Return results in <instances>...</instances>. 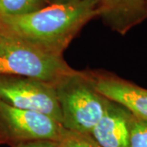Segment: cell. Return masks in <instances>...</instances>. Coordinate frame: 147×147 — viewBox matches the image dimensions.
I'll return each instance as SVG.
<instances>
[{
	"label": "cell",
	"mask_w": 147,
	"mask_h": 147,
	"mask_svg": "<svg viewBox=\"0 0 147 147\" xmlns=\"http://www.w3.org/2000/svg\"><path fill=\"white\" fill-rule=\"evenodd\" d=\"M129 147H147V121L132 117Z\"/></svg>",
	"instance_id": "11"
},
{
	"label": "cell",
	"mask_w": 147,
	"mask_h": 147,
	"mask_svg": "<svg viewBox=\"0 0 147 147\" xmlns=\"http://www.w3.org/2000/svg\"><path fill=\"white\" fill-rule=\"evenodd\" d=\"M95 86L107 99L123 106L135 118L147 121V89L104 71H91Z\"/></svg>",
	"instance_id": "6"
},
{
	"label": "cell",
	"mask_w": 147,
	"mask_h": 147,
	"mask_svg": "<svg viewBox=\"0 0 147 147\" xmlns=\"http://www.w3.org/2000/svg\"><path fill=\"white\" fill-rule=\"evenodd\" d=\"M54 86L64 127L68 131L91 135L110 100L96 89L91 71L75 70Z\"/></svg>",
	"instance_id": "2"
},
{
	"label": "cell",
	"mask_w": 147,
	"mask_h": 147,
	"mask_svg": "<svg viewBox=\"0 0 147 147\" xmlns=\"http://www.w3.org/2000/svg\"><path fill=\"white\" fill-rule=\"evenodd\" d=\"M5 142V141H4V138H3L2 133H1V131H0V142Z\"/></svg>",
	"instance_id": "13"
},
{
	"label": "cell",
	"mask_w": 147,
	"mask_h": 147,
	"mask_svg": "<svg viewBox=\"0 0 147 147\" xmlns=\"http://www.w3.org/2000/svg\"><path fill=\"white\" fill-rule=\"evenodd\" d=\"M0 131L4 141L20 143L60 142L68 130L50 116L17 109L0 100Z\"/></svg>",
	"instance_id": "4"
},
{
	"label": "cell",
	"mask_w": 147,
	"mask_h": 147,
	"mask_svg": "<svg viewBox=\"0 0 147 147\" xmlns=\"http://www.w3.org/2000/svg\"><path fill=\"white\" fill-rule=\"evenodd\" d=\"M132 117L123 106L110 100L91 137L100 147H129Z\"/></svg>",
	"instance_id": "7"
},
{
	"label": "cell",
	"mask_w": 147,
	"mask_h": 147,
	"mask_svg": "<svg viewBox=\"0 0 147 147\" xmlns=\"http://www.w3.org/2000/svg\"><path fill=\"white\" fill-rule=\"evenodd\" d=\"M58 2H67V1H71V0H57Z\"/></svg>",
	"instance_id": "14"
},
{
	"label": "cell",
	"mask_w": 147,
	"mask_h": 147,
	"mask_svg": "<svg viewBox=\"0 0 147 147\" xmlns=\"http://www.w3.org/2000/svg\"><path fill=\"white\" fill-rule=\"evenodd\" d=\"M63 57L43 51L0 25V75H14L56 84L74 73Z\"/></svg>",
	"instance_id": "3"
},
{
	"label": "cell",
	"mask_w": 147,
	"mask_h": 147,
	"mask_svg": "<svg viewBox=\"0 0 147 147\" xmlns=\"http://www.w3.org/2000/svg\"><path fill=\"white\" fill-rule=\"evenodd\" d=\"M46 6V0H0V16H22Z\"/></svg>",
	"instance_id": "9"
},
{
	"label": "cell",
	"mask_w": 147,
	"mask_h": 147,
	"mask_svg": "<svg viewBox=\"0 0 147 147\" xmlns=\"http://www.w3.org/2000/svg\"><path fill=\"white\" fill-rule=\"evenodd\" d=\"M99 16L113 31L126 34L147 18V0H98Z\"/></svg>",
	"instance_id": "8"
},
{
	"label": "cell",
	"mask_w": 147,
	"mask_h": 147,
	"mask_svg": "<svg viewBox=\"0 0 147 147\" xmlns=\"http://www.w3.org/2000/svg\"><path fill=\"white\" fill-rule=\"evenodd\" d=\"M0 100L17 109L42 113L62 123L53 84L20 76L0 75Z\"/></svg>",
	"instance_id": "5"
},
{
	"label": "cell",
	"mask_w": 147,
	"mask_h": 147,
	"mask_svg": "<svg viewBox=\"0 0 147 147\" xmlns=\"http://www.w3.org/2000/svg\"><path fill=\"white\" fill-rule=\"evenodd\" d=\"M55 142H33L26 143H20L17 144L16 147H55Z\"/></svg>",
	"instance_id": "12"
},
{
	"label": "cell",
	"mask_w": 147,
	"mask_h": 147,
	"mask_svg": "<svg viewBox=\"0 0 147 147\" xmlns=\"http://www.w3.org/2000/svg\"><path fill=\"white\" fill-rule=\"evenodd\" d=\"M55 147H100L91 135L80 134L69 131L68 133L58 142L54 143Z\"/></svg>",
	"instance_id": "10"
},
{
	"label": "cell",
	"mask_w": 147,
	"mask_h": 147,
	"mask_svg": "<svg viewBox=\"0 0 147 147\" xmlns=\"http://www.w3.org/2000/svg\"><path fill=\"white\" fill-rule=\"evenodd\" d=\"M96 16H99L98 0H71L22 16H0V25L43 51L63 57L74 38Z\"/></svg>",
	"instance_id": "1"
}]
</instances>
